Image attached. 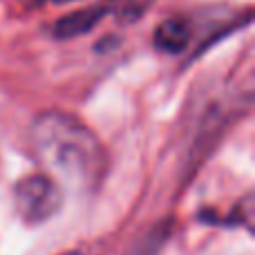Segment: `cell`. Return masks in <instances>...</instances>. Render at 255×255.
Instances as JSON below:
<instances>
[{"label":"cell","mask_w":255,"mask_h":255,"mask_svg":"<svg viewBox=\"0 0 255 255\" xmlns=\"http://www.w3.org/2000/svg\"><path fill=\"white\" fill-rule=\"evenodd\" d=\"M110 13V4H97V7H88V9H79L72 11L67 16L58 18L54 22V36L61 40H70L76 36H85Z\"/></svg>","instance_id":"obj_3"},{"label":"cell","mask_w":255,"mask_h":255,"mask_svg":"<svg viewBox=\"0 0 255 255\" xmlns=\"http://www.w3.org/2000/svg\"><path fill=\"white\" fill-rule=\"evenodd\" d=\"M154 0H115V4H110V13H117V18L124 22H134L152 7Z\"/></svg>","instance_id":"obj_5"},{"label":"cell","mask_w":255,"mask_h":255,"mask_svg":"<svg viewBox=\"0 0 255 255\" xmlns=\"http://www.w3.org/2000/svg\"><path fill=\"white\" fill-rule=\"evenodd\" d=\"M13 204L22 222L27 224H43L52 220L63 204L61 184L54 181L45 172L22 177L13 188Z\"/></svg>","instance_id":"obj_2"},{"label":"cell","mask_w":255,"mask_h":255,"mask_svg":"<svg viewBox=\"0 0 255 255\" xmlns=\"http://www.w3.org/2000/svg\"><path fill=\"white\" fill-rule=\"evenodd\" d=\"M18 2L22 4V9H38V7H45V4H49L47 0H18Z\"/></svg>","instance_id":"obj_7"},{"label":"cell","mask_w":255,"mask_h":255,"mask_svg":"<svg viewBox=\"0 0 255 255\" xmlns=\"http://www.w3.org/2000/svg\"><path fill=\"white\" fill-rule=\"evenodd\" d=\"M163 242V233L159 231L157 235H148V240H145L143 244H139V249H136L132 255H152L154 251L159 249V244Z\"/></svg>","instance_id":"obj_6"},{"label":"cell","mask_w":255,"mask_h":255,"mask_svg":"<svg viewBox=\"0 0 255 255\" xmlns=\"http://www.w3.org/2000/svg\"><path fill=\"white\" fill-rule=\"evenodd\" d=\"M190 25L179 16H172V18H166L157 25L154 29V47L159 52H166V54H181L190 43Z\"/></svg>","instance_id":"obj_4"},{"label":"cell","mask_w":255,"mask_h":255,"mask_svg":"<svg viewBox=\"0 0 255 255\" xmlns=\"http://www.w3.org/2000/svg\"><path fill=\"white\" fill-rule=\"evenodd\" d=\"M63 255H83L81 251H70V253H63Z\"/></svg>","instance_id":"obj_9"},{"label":"cell","mask_w":255,"mask_h":255,"mask_svg":"<svg viewBox=\"0 0 255 255\" xmlns=\"http://www.w3.org/2000/svg\"><path fill=\"white\" fill-rule=\"evenodd\" d=\"M29 145L45 175L74 188H97L110 166L99 136L70 112L47 110L36 117L29 128Z\"/></svg>","instance_id":"obj_1"},{"label":"cell","mask_w":255,"mask_h":255,"mask_svg":"<svg viewBox=\"0 0 255 255\" xmlns=\"http://www.w3.org/2000/svg\"><path fill=\"white\" fill-rule=\"evenodd\" d=\"M47 2H58V4H65V2H74V0H47Z\"/></svg>","instance_id":"obj_8"}]
</instances>
